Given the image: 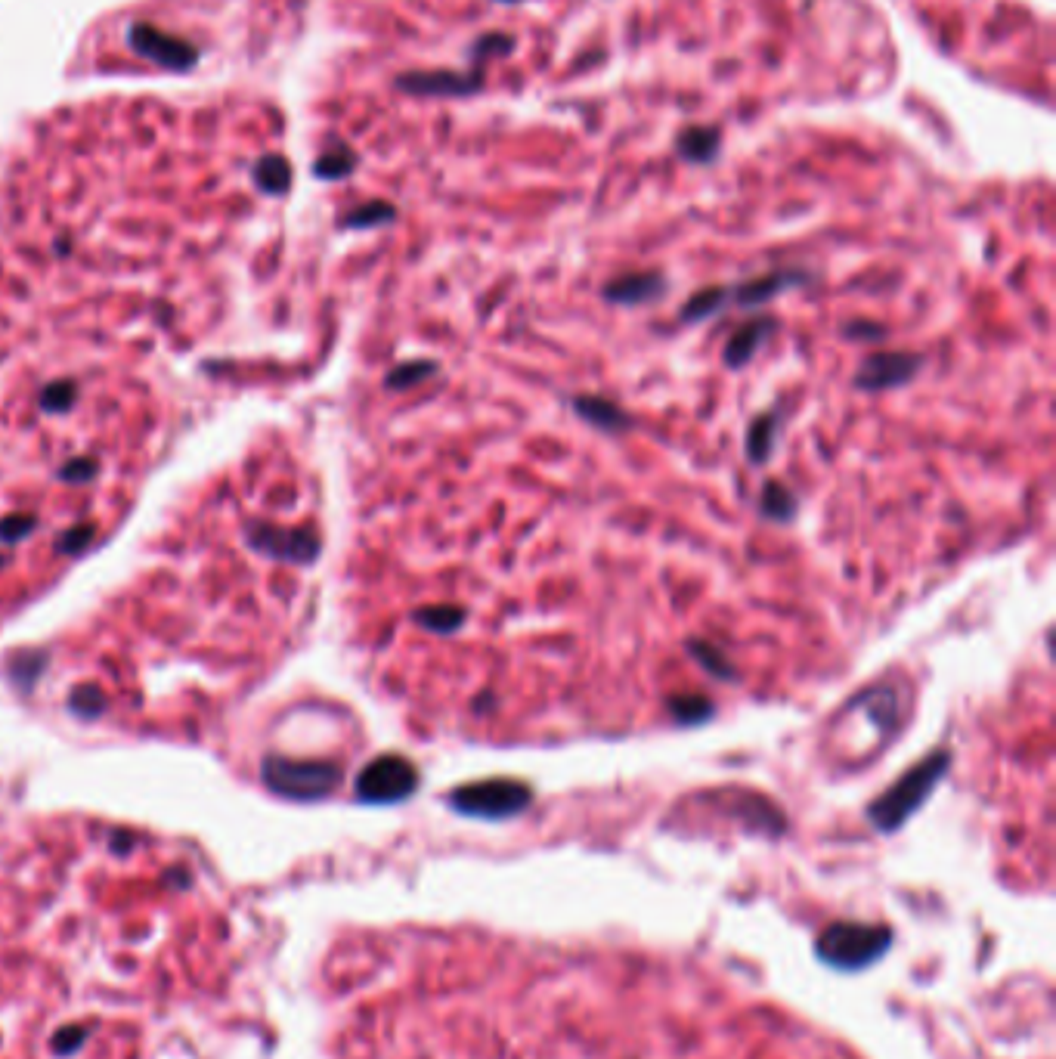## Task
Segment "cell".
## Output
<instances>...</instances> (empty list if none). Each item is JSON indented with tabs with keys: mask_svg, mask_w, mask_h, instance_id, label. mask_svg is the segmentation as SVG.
I'll use <instances>...</instances> for the list:
<instances>
[{
	"mask_svg": "<svg viewBox=\"0 0 1056 1059\" xmlns=\"http://www.w3.org/2000/svg\"><path fill=\"white\" fill-rule=\"evenodd\" d=\"M778 412H759L756 419L750 422V431H747V459L753 465H765L768 459H772L775 453V443H778Z\"/></svg>",
	"mask_w": 1056,
	"mask_h": 1059,
	"instance_id": "7c38bea8",
	"label": "cell"
},
{
	"mask_svg": "<svg viewBox=\"0 0 1056 1059\" xmlns=\"http://www.w3.org/2000/svg\"><path fill=\"white\" fill-rule=\"evenodd\" d=\"M350 165H354V155H350V152H332V155L323 158V162H319V174L341 177V174L350 171Z\"/></svg>",
	"mask_w": 1056,
	"mask_h": 1059,
	"instance_id": "44dd1931",
	"label": "cell"
},
{
	"mask_svg": "<svg viewBox=\"0 0 1056 1059\" xmlns=\"http://www.w3.org/2000/svg\"><path fill=\"white\" fill-rule=\"evenodd\" d=\"M84 1038H87V1032H84V1029H78V1025H69V1029H59V1032H56L53 1047H56V1053H59V1056H69V1053L81 1050Z\"/></svg>",
	"mask_w": 1056,
	"mask_h": 1059,
	"instance_id": "ffe728a7",
	"label": "cell"
},
{
	"mask_svg": "<svg viewBox=\"0 0 1056 1059\" xmlns=\"http://www.w3.org/2000/svg\"><path fill=\"white\" fill-rule=\"evenodd\" d=\"M391 217H394V208H391V205L372 202V205H366V208H360V211L350 214L347 223H350V227H375V223H384V220H391Z\"/></svg>",
	"mask_w": 1056,
	"mask_h": 1059,
	"instance_id": "d6986e66",
	"label": "cell"
},
{
	"mask_svg": "<svg viewBox=\"0 0 1056 1059\" xmlns=\"http://www.w3.org/2000/svg\"><path fill=\"white\" fill-rule=\"evenodd\" d=\"M570 406H573V412L580 415L583 422H589L592 428H598L604 434H626L635 425L632 415L620 403L607 400V397H598V394H576L570 400Z\"/></svg>",
	"mask_w": 1056,
	"mask_h": 1059,
	"instance_id": "ba28073f",
	"label": "cell"
},
{
	"mask_svg": "<svg viewBox=\"0 0 1056 1059\" xmlns=\"http://www.w3.org/2000/svg\"><path fill=\"white\" fill-rule=\"evenodd\" d=\"M400 87L419 96H465L480 90V75L474 72L459 75V72H412L400 78Z\"/></svg>",
	"mask_w": 1056,
	"mask_h": 1059,
	"instance_id": "30bf717a",
	"label": "cell"
},
{
	"mask_svg": "<svg viewBox=\"0 0 1056 1059\" xmlns=\"http://www.w3.org/2000/svg\"><path fill=\"white\" fill-rule=\"evenodd\" d=\"M419 772L403 756H381L369 762L357 778V796L366 802H397L415 793Z\"/></svg>",
	"mask_w": 1056,
	"mask_h": 1059,
	"instance_id": "3957f363",
	"label": "cell"
},
{
	"mask_svg": "<svg viewBox=\"0 0 1056 1059\" xmlns=\"http://www.w3.org/2000/svg\"><path fill=\"white\" fill-rule=\"evenodd\" d=\"M412 620L419 623L422 629H428V632L453 635V632H459L465 626L468 611H465V607H456V604H428V607H419V611L412 614Z\"/></svg>",
	"mask_w": 1056,
	"mask_h": 1059,
	"instance_id": "4fadbf2b",
	"label": "cell"
},
{
	"mask_svg": "<svg viewBox=\"0 0 1056 1059\" xmlns=\"http://www.w3.org/2000/svg\"><path fill=\"white\" fill-rule=\"evenodd\" d=\"M666 710L679 725L691 728V725H700L713 716V700L703 694H672L666 700Z\"/></svg>",
	"mask_w": 1056,
	"mask_h": 1059,
	"instance_id": "9a60e30c",
	"label": "cell"
},
{
	"mask_svg": "<svg viewBox=\"0 0 1056 1059\" xmlns=\"http://www.w3.org/2000/svg\"><path fill=\"white\" fill-rule=\"evenodd\" d=\"M685 648H688V654H691L703 669L710 672L713 679H719V682H734V679H738V669H734V666L728 663V657H725L716 645H710V641L688 638Z\"/></svg>",
	"mask_w": 1056,
	"mask_h": 1059,
	"instance_id": "2e32d148",
	"label": "cell"
},
{
	"mask_svg": "<svg viewBox=\"0 0 1056 1059\" xmlns=\"http://www.w3.org/2000/svg\"><path fill=\"white\" fill-rule=\"evenodd\" d=\"M809 276L803 270H775V273H765V276H756V279H747L741 282L738 288H728V301L741 304V307H762L768 304L772 298H778L781 292H787V288H796L803 285Z\"/></svg>",
	"mask_w": 1056,
	"mask_h": 1059,
	"instance_id": "52a82bcc",
	"label": "cell"
},
{
	"mask_svg": "<svg viewBox=\"0 0 1056 1059\" xmlns=\"http://www.w3.org/2000/svg\"><path fill=\"white\" fill-rule=\"evenodd\" d=\"M131 44L137 53L149 56L152 62L168 66V69H189L192 62H196V50H192L189 44L165 35V31H158V28H149V25H137L131 31Z\"/></svg>",
	"mask_w": 1056,
	"mask_h": 1059,
	"instance_id": "8992f818",
	"label": "cell"
},
{
	"mask_svg": "<svg viewBox=\"0 0 1056 1059\" xmlns=\"http://www.w3.org/2000/svg\"><path fill=\"white\" fill-rule=\"evenodd\" d=\"M722 307H728V288H700V292L685 304L682 319L685 323H700V319H710Z\"/></svg>",
	"mask_w": 1056,
	"mask_h": 1059,
	"instance_id": "e0dca14e",
	"label": "cell"
},
{
	"mask_svg": "<svg viewBox=\"0 0 1056 1059\" xmlns=\"http://www.w3.org/2000/svg\"><path fill=\"white\" fill-rule=\"evenodd\" d=\"M261 180L270 189H282L288 183V168H285L282 158H267V162L261 165Z\"/></svg>",
	"mask_w": 1056,
	"mask_h": 1059,
	"instance_id": "7402d4cb",
	"label": "cell"
},
{
	"mask_svg": "<svg viewBox=\"0 0 1056 1059\" xmlns=\"http://www.w3.org/2000/svg\"><path fill=\"white\" fill-rule=\"evenodd\" d=\"M846 338H864V341H877L886 335V329L880 323H864V319H852V323L843 326Z\"/></svg>",
	"mask_w": 1056,
	"mask_h": 1059,
	"instance_id": "603a6c76",
	"label": "cell"
},
{
	"mask_svg": "<svg viewBox=\"0 0 1056 1059\" xmlns=\"http://www.w3.org/2000/svg\"><path fill=\"white\" fill-rule=\"evenodd\" d=\"M604 301L620 304V307H642L666 295V279L657 270H638V273H623L604 285Z\"/></svg>",
	"mask_w": 1056,
	"mask_h": 1059,
	"instance_id": "5b68a950",
	"label": "cell"
},
{
	"mask_svg": "<svg viewBox=\"0 0 1056 1059\" xmlns=\"http://www.w3.org/2000/svg\"><path fill=\"white\" fill-rule=\"evenodd\" d=\"M437 372V363H431V360H412V363H403V366H397L391 375H388V388H394V391H406V388H412V384H422L425 378H431Z\"/></svg>",
	"mask_w": 1056,
	"mask_h": 1059,
	"instance_id": "ac0fdd59",
	"label": "cell"
},
{
	"mask_svg": "<svg viewBox=\"0 0 1056 1059\" xmlns=\"http://www.w3.org/2000/svg\"><path fill=\"white\" fill-rule=\"evenodd\" d=\"M511 47H515V41H511L508 35H487L480 38L474 44V56H490V53H508Z\"/></svg>",
	"mask_w": 1056,
	"mask_h": 1059,
	"instance_id": "cb8c5ba5",
	"label": "cell"
},
{
	"mask_svg": "<svg viewBox=\"0 0 1056 1059\" xmlns=\"http://www.w3.org/2000/svg\"><path fill=\"white\" fill-rule=\"evenodd\" d=\"M778 329V319L775 316H759V319H750V323H744L738 332H734L728 341H725V350H722V360L728 369H744L753 357L756 350L768 341V335H772Z\"/></svg>",
	"mask_w": 1056,
	"mask_h": 1059,
	"instance_id": "9c48e42d",
	"label": "cell"
},
{
	"mask_svg": "<svg viewBox=\"0 0 1056 1059\" xmlns=\"http://www.w3.org/2000/svg\"><path fill=\"white\" fill-rule=\"evenodd\" d=\"M533 799V790L515 778H487L450 793V806L474 818H511L521 815Z\"/></svg>",
	"mask_w": 1056,
	"mask_h": 1059,
	"instance_id": "7a4b0ae2",
	"label": "cell"
},
{
	"mask_svg": "<svg viewBox=\"0 0 1056 1059\" xmlns=\"http://www.w3.org/2000/svg\"><path fill=\"white\" fill-rule=\"evenodd\" d=\"M948 768H951V753L948 750H936L930 756H923L886 793H880L871 802L868 818L880 830H899L905 824V818L914 815L923 806V799L936 790V784L945 778Z\"/></svg>",
	"mask_w": 1056,
	"mask_h": 1059,
	"instance_id": "6da1fadb",
	"label": "cell"
},
{
	"mask_svg": "<svg viewBox=\"0 0 1056 1059\" xmlns=\"http://www.w3.org/2000/svg\"><path fill=\"white\" fill-rule=\"evenodd\" d=\"M920 369H923L920 353L883 350V353H871V357H864L861 366L855 369L852 381H855L858 391L880 394V391L902 388V384H908Z\"/></svg>",
	"mask_w": 1056,
	"mask_h": 1059,
	"instance_id": "277c9868",
	"label": "cell"
},
{
	"mask_svg": "<svg viewBox=\"0 0 1056 1059\" xmlns=\"http://www.w3.org/2000/svg\"><path fill=\"white\" fill-rule=\"evenodd\" d=\"M499 4H518V0H499Z\"/></svg>",
	"mask_w": 1056,
	"mask_h": 1059,
	"instance_id": "d4e9b609",
	"label": "cell"
},
{
	"mask_svg": "<svg viewBox=\"0 0 1056 1059\" xmlns=\"http://www.w3.org/2000/svg\"><path fill=\"white\" fill-rule=\"evenodd\" d=\"M679 152L694 165L713 162L719 152V131L716 127H688V131L679 137Z\"/></svg>",
	"mask_w": 1056,
	"mask_h": 1059,
	"instance_id": "5bb4252c",
	"label": "cell"
},
{
	"mask_svg": "<svg viewBox=\"0 0 1056 1059\" xmlns=\"http://www.w3.org/2000/svg\"><path fill=\"white\" fill-rule=\"evenodd\" d=\"M759 511H762V518L772 524H790L799 511V499L787 484H781V480H765L762 493H759Z\"/></svg>",
	"mask_w": 1056,
	"mask_h": 1059,
	"instance_id": "8fae6325",
	"label": "cell"
}]
</instances>
